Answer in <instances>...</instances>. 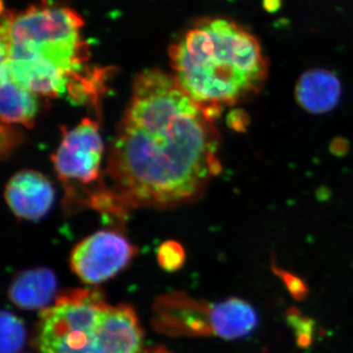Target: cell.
<instances>
[{"mask_svg": "<svg viewBox=\"0 0 353 353\" xmlns=\"http://www.w3.org/2000/svg\"><path fill=\"white\" fill-rule=\"evenodd\" d=\"M214 118L175 77L157 69L139 73L111 150L115 201L166 208L199 196L220 173Z\"/></svg>", "mask_w": 353, "mask_h": 353, "instance_id": "cell-1", "label": "cell"}, {"mask_svg": "<svg viewBox=\"0 0 353 353\" xmlns=\"http://www.w3.org/2000/svg\"><path fill=\"white\" fill-rule=\"evenodd\" d=\"M83 21L67 7H31L17 15L2 10L1 68L14 82L46 97L97 94L102 72L90 69Z\"/></svg>", "mask_w": 353, "mask_h": 353, "instance_id": "cell-2", "label": "cell"}, {"mask_svg": "<svg viewBox=\"0 0 353 353\" xmlns=\"http://www.w3.org/2000/svg\"><path fill=\"white\" fill-rule=\"evenodd\" d=\"M176 80L201 108L219 115L259 94L268 75L260 41L245 27L225 18L203 20L173 44Z\"/></svg>", "mask_w": 353, "mask_h": 353, "instance_id": "cell-3", "label": "cell"}, {"mask_svg": "<svg viewBox=\"0 0 353 353\" xmlns=\"http://www.w3.org/2000/svg\"><path fill=\"white\" fill-rule=\"evenodd\" d=\"M152 323L157 331L169 336L236 340L256 328L259 316L252 304L239 297L211 303L183 292H172L157 299Z\"/></svg>", "mask_w": 353, "mask_h": 353, "instance_id": "cell-4", "label": "cell"}, {"mask_svg": "<svg viewBox=\"0 0 353 353\" xmlns=\"http://www.w3.org/2000/svg\"><path fill=\"white\" fill-rule=\"evenodd\" d=\"M109 304L97 290H68L39 318L41 353H99Z\"/></svg>", "mask_w": 353, "mask_h": 353, "instance_id": "cell-5", "label": "cell"}, {"mask_svg": "<svg viewBox=\"0 0 353 353\" xmlns=\"http://www.w3.org/2000/svg\"><path fill=\"white\" fill-rule=\"evenodd\" d=\"M136 248L124 236L113 231H99L75 246L71 254L72 271L83 282L99 284L129 264Z\"/></svg>", "mask_w": 353, "mask_h": 353, "instance_id": "cell-6", "label": "cell"}, {"mask_svg": "<svg viewBox=\"0 0 353 353\" xmlns=\"http://www.w3.org/2000/svg\"><path fill=\"white\" fill-rule=\"evenodd\" d=\"M103 153L99 124L85 118L62 137L52 160L58 176L64 181L88 185L101 172Z\"/></svg>", "mask_w": 353, "mask_h": 353, "instance_id": "cell-7", "label": "cell"}, {"mask_svg": "<svg viewBox=\"0 0 353 353\" xmlns=\"http://www.w3.org/2000/svg\"><path fill=\"white\" fill-rule=\"evenodd\" d=\"M54 199L55 192L50 181L39 172H19L6 185L7 204L21 219H41L52 208Z\"/></svg>", "mask_w": 353, "mask_h": 353, "instance_id": "cell-8", "label": "cell"}, {"mask_svg": "<svg viewBox=\"0 0 353 353\" xmlns=\"http://www.w3.org/2000/svg\"><path fill=\"white\" fill-rule=\"evenodd\" d=\"M294 94L297 103L308 112L326 113L338 105L341 85L339 79L327 70H309L297 81Z\"/></svg>", "mask_w": 353, "mask_h": 353, "instance_id": "cell-9", "label": "cell"}, {"mask_svg": "<svg viewBox=\"0 0 353 353\" xmlns=\"http://www.w3.org/2000/svg\"><path fill=\"white\" fill-rule=\"evenodd\" d=\"M57 287V277L50 269H32L14 279L9 288V297L19 307H43L54 296Z\"/></svg>", "mask_w": 353, "mask_h": 353, "instance_id": "cell-10", "label": "cell"}, {"mask_svg": "<svg viewBox=\"0 0 353 353\" xmlns=\"http://www.w3.org/2000/svg\"><path fill=\"white\" fill-rule=\"evenodd\" d=\"M38 95L14 82L1 68V120L6 124L32 126L39 110Z\"/></svg>", "mask_w": 353, "mask_h": 353, "instance_id": "cell-11", "label": "cell"}, {"mask_svg": "<svg viewBox=\"0 0 353 353\" xmlns=\"http://www.w3.org/2000/svg\"><path fill=\"white\" fill-rule=\"evenodd\" d=\"M1 353H17L24 345V325L8 311L1 313Z\"/></svg>", "mask_w": 353, "mask_h": 353, "instance_id": "cell-12", "label": "cell"}, {"mask_svg": "<svg viewBox=\"0 0 353 353\" xmlns=\"http://www.w3.org/2000/svg\"><path fill=\"white\" fill-rule=\"evenodd\" d=\"M157 259L160 266L167 271H175L182 266L185 261V250L180 243L167 241L160 245Z\"/></svg>", "mask_w": 353, "mask_h": 353, "instance_id": "cell-13", "label": "cell"}, {"mask_svg": "<svg viewBox=\"0 0 353 353\" xmlns=\"http://www.w3.org/2000/svg\"><path fill=\"white\" fill-rule=\"evenodd\" d=\"M274 272L277 274L279 277H281V279L284 281L288 290H290V294H292V296H294V299L301 301V299H305V297L307 296V285H306L305 283L301 281V279L296 277V275H292V274L289 273V272L278 268V267L274 268Z\"/></svg>", "mask_w": 353, "mask_h": 353, "instance_id": "cell-14", "label": "cell"}, {"mask_svg": "<svg viewBox=\"0 0 353 353\" xmlns=\"http://www.w3.org/2000/svg\"><path fill=\"white\" fill-rule=\"evenodd\" d=\"M143 353H171L166 350V348L162 347H153L148 348Z\"/></svg>", "mask_w": 353, "mask_h": 353, "instance_id": "cell-15", "label": "cell"}]
</instances>
